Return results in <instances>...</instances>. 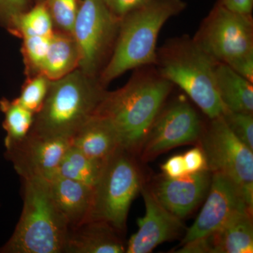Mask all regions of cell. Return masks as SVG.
<instances>
[{"label": "cell", "mask_w": 253, "mask_h": 253, "mask_svg": "<svg viewBox=\"0 0 253 253\" xmlns=\"http://www.w3.org/2000/svg\"><path fill=\"white\" fill-rule=\"evenodd\" d=\"M71 142L86 157L103 166L121 148L111 123L94 115L71 136Z\"/></svg>", "instance_id": "cell-16"}, {"label": "cell", "mask_w": 253, "mask_h": 253, "mask_svg": "<svg viewBox=\"0 0 253 253\" xmlns=\"http://www.w3.org/2000/svg\"><path fill=\"white\" fill-rule=\"evenodd\" d=\"M208 170L230 179L253 209V153L219 117L210 119L199 139Z\"/></svg>", "instance_id": "cell-7"}, {"label": "cell", "mask_w": 253, "mask_h": 253, "mask_svg": "<svg viewBox=\"0 0 253 253\" xmlns=\"http://www.w3.org/2000/svg\"><path fill=\"white\" fill-rule=\"evenodd\" d=\"M163 174L168 178L180 177L188 174L183 155H176L166 161L161 166Z\"/></svg>", "instance_id": "cell-31"}, {"label": "cell", "mask_w": 253, "mask_h": 253, "mask_svg": "<svg viewBox=\"0 0 253 253\" xmlns=\"http://www.w3.org/2000/svg\"><path fill=\"white\" fill-rule=\"evenodd\" d=\"M121 21L104 0H81L73 36L77 42L83 73L98 78L112 53Z\"/></svg>", "instance_id": "cell-9"}, {"label": "cell", "mask_w": 253, "mask_h": 253, "mask_svg": "<svg viewBox=\"0 0 253 253\" xmlns=\"http://www.w3.org/2000/svg\"><path fill=\"white\" fill-rule=\"evenodd\" d=\"M193 38L217 63L232 67L253 56L252 14L231 11L217 2Z\"/></svg>", "instance_id": "cell-8"}, {"label": "cell", "mask_w": 253, "mask_h": 253, "mask_svg": "<svg viewBox=\"0 0 253 253\" xmlns=\"http://www.w3.org/2000/svg\"><path fill=\"white\" fill-rule=\"evenodd\" d=\"M30 0H0V21L7 27L18 15L29 9Z\"/></svg>", "instance_id": "cell-28"}, {"label": "cell", "mask_w": 253, "mask_h": 253, "mask_svg": "<svg viewBox=\"0 0 253 253\" xmlns=\"http://www.w3.org/2000/svg\"><path fill=\"white\" fill-rule=\"evenodd\" d=\"M80 63L81 53L74 36L55 31L41 74L50 81H57L78 69Z\"/></svg>", "instance_id": "cell-19"}, {"label": "cell", "mask_w": 253, "mask_h": 253, "mask_svg": "<svg viewBox=\"0 0 253 253\" xmlns=\"http://www.w3.org/2000/svg\"><path fill=\"white\" fill-rule=\"evenodd\" d=\"M146 212L137 219L139 230L131 236L126 253H149L158 246L174 239L182 230L181 219L173 215L155 199L149 189H141Z\"/></svg>", "instance_id": "cell-14"}, {"label": "cell", "mask_w": 253, "mask_h": 253, "mask_svg": "<svg viewBox=\"0 0 253 253\" xmlns=\"http://www.w3.org/2000/svg\"><path fill=\"white\" fill-rule=\"evenodd\" d=\"M173 86L155 66L136 68L123 87L106 91L94 115L109 121L117 132L121 148L135 154L140 151Z\"/></svg>", "instance_id": "cell-1"}, {"label": "cell", "mask_w": 253, "mask_h": 253, "mask_svg": "<svg viewBox=\"0 0 253 253\" xmlns=\"http://www.w3.org/2000/svg\"><path fill=\"white\" fill-rule=\"evenodd\" d=\"M71 138L38 135L29 132L22 140L6 147V156L23 179H49L71 147Z\"/></svg>", "instance_id": "cell-11"}, {"label": "cell", "mask_w": 253, "mask_h": 253, "mask_svg": "<svg viewBox=\"0 0 253 253\" xmlns=\"http://www.w3.org/2000/svg\"><path fill=\"white\" fill-rule=\"evenodd\" d=\"M51 81L42 74L27 77L18 97L14 99L23 108L36 115L41 111L49 91Z\"/></svg>", "instance_id": "cell-24"}, {"label": "cell", "mask_w": 253, "mask_h": 253, "mask_svg": "<svg viewBox=\"0 0 253 253\" xmlns=\"http://www.w3.org/2000/svg\"><path fill=\"white\" fill-rule=\"evenodd\" d=\"M8 31L18 38L51 37L55 28L44 0H39L33 7L18 15L8 25Z\"/></svg>", "instance_id": "cell-21"}, {"label": "cell", "mask_w": 253, "mask_h": 253, "mask_svg": "<svg viewBox=\"0 0 253 253\" xmlns=\"http://www.w3.org/2000/svg\"><path fill=\"white\" fill-rule=\"evenodd\" d=\"M51 37L31 36L22 38L21 52L27 77L41 74Z\"/></svg>", "instance_id": "cell-25"}, {"label": "cell", "mask_w": 253, "mask_h": 253, "mask_svg": "<svg viewBox=\"0 0 253 253\" xmlns=\"http://www.w3.org/2000/svg\"><path fill=\"white\" fill-rule=\"evenodd\" d=\"M104 166L89 159L79 150L71 146L60 162L55 175L68 178L94 188Z\"/></svg>", "instance_id": "cell-22"}, {"label": "cell", "mask_w": 253, "mask_h": 253, "mask_svg": "<svg viewBox=\"0 0 253 253\" xmlns=\"http://www.w3.org/2000/svg\"><path fill=\"white\" fill-rule=\"evenodd\" d=\"M204 126L187 100L179 97L165 103L141 146V159L149 161L176 146L198 142Z\"/></svg>", "instance_id": "cell-10"}, {"label": "cell", "mask_w": 253, "mask_h": 253, "mask_svg": "<svg viewBox=\"0 0 253 253\" xmlns=\"http://www.w3.org/2000/svg\"><path fill=\"white\" fill-rule=\"evenodd\" d=\"M46 180L55 206L70 229L85 221L90 210L93 188L59 175Z\"/></svg>", "instance_id": "cell-17"}, {"label": "cell", "mask_w": 253, "mask_h": 253, "mask_svg": "<svg viewBox=\"0 0 253 253\" xmlns=\"http://www.w3.org/2000/svg\"><path fill=\"white\" fill-rule=\"evenodd\" d=\"M55 31L73 35L81 0H44Z\"/></svg>", "instance_id": "cell-26"}, {"label": "cell", "mask_w": 253, "mask_h": 253, "mask_svg": "<svg viewBox=\"0 0 253 253\" xmlns=\"http://www.w3.org/2000/svg\"><path fill=\"white\" fill-rule=\"evenodd\" d=\"M207 195L204 207L186 231L180 246L214 234L239 211H253L236 184L219 173H212Z\"/></svg>", "instance_id": "cell-12"}, {"label": "cell", "mask_w": 253, "mask_h": 253, "mask_svg": "<svg viewBox=\"0 0 253 253\" xmlns=\"http://www.w3.org/2000/svg\"><path fill=\"white\" fill-rule=\"evenodd\" d=\"M184 0H150L121 21L109 61L99 75L104 87L130 70L155 66L160 32L169 18L186 9Z\"/></svg>", "instance_id": "cell-2"}, {"label": "cell", "mask_w": 253, "mask_h": 253, "mask_svg": "<svg viewBox=\"0 0 253 253\" xmlns=\"http://www.w3.org/2000/svg\"><path fill=\"white\" fill-rule=\"evenodd\" d=\"M0 110L4 114L3 127L6 131L4 145L22 140L31 131L35 114L25 109L14 100L2 99L0 101Z\"/></svg>", "instance_id": "cell-23"}, {"label": "cell", "mask_w": 253, "mask_h": 253, "mask_svg": "<svg viewBox=\"0 0 253 253\" xmlns=\"http://www.w3.org/2000/svg\"><path fill=\"white\" fill-rule=\"evenodd\" d=\"M120 235L121 233L104 221H84L69 229L64 253H126V245Z\"/></svg>", "instance_id": "cell-15"}, {"label": "cell", "mask_w": 253, "mask_h": 253, "mask_svg": "<svg viewBox=\"0 0 253 253\" xmlns=\"http://www.w3.org/2000/svg\"><path fill=\"white\" fill-rule=\"evenodd\" d=\"M110 11L120 21L126 15L144 6L150 0H104Z\"/></svg>", "instance_id": "cell-29"}, {"label": "cell", "mask_w": 253, "mask_h": 253, "mask_svg": "<svg viewBox=\"0 0 253 253\" xmlns=\"http://www.w3.org/2000/svg\"><path fill=\"white\" fill-rule=\"evenodd\" d=\"M226 9L245 14H252L253 0H218Z\"/></svg>", "instance_id": "cell-32"}, {"label": "cell", "mask_w": 253, "mask_h": 253, "mask_svg": "<svg viewBox=\"0 0 253 253\" xmlns=\"http://www.w3.org/2000/svg\"><path fill=\"white\" fill-rule=\"evenodd\" d=\"M106 89L99 78L78 69L51 81L41 111L30 132L71 138L94 114Z\"/></svg>", "instance_id": "cell-4"}, {"label": "cell", "mask_w": 253, "mask_h": 253, "mask_svg": "<svg viewBox=\"0 0 253 253\" xmlns=\"http://www.w3.org/2000/svg\"><path fill=\"white\" fill-rule=\"evenodd\" d=\"M188 174L202 172L208 169L207 161L201 146L193 148L183 155Z\"/></svg>", "instance_id": "cell-30"}, {"label": "cell", "mask_w": 253, "mask_h": 253, "mask_svg": "<svg viewBox=\"0 0 253 253\" xmlns=\"http://www.w3.org/2000/svg\"><path fill=\"white\" fill-rule=\"evenodd\" d=\"M216 87L225 109L253 113V83L230 66L219 63L215 70Z\"/></svg>", "instance_id": "cell-20"}, {"label": "cell", "mask_w": 253, "mask_h": 253, "mask_svg": "<svg viewBox=\"0 0 253 253\" xmlns=\"http://www.w3.org/2000/svg\"><path fill=\"white\" fill-rule=\"evenodd\" d=\"M194 38L176 37L157 49L155 67L162 77L179 86L209 119L225 111L216 87L218 64Z\"/></svg>", "instance_id": "cell-3"}, {"label": "cell", "mask_w": 253, "mask_h": 253, "mask_svg": "<svg viewBox=\"0 0 253 253\" xmlns=\"http://www.w3.org/2000/svg\"><path fill=\"white\" fill-rule=\"evenodd\" d=\"M253 211L236 212L211 234L213 253H253Z\"/></svg>", "instance_id": "cell-18"}, {"label": "cell", "mask_w": 253, "mask_h": 253, "mask_svg": "<svg viewBox=\"0 0 253 253\" xmlns=\"http://www.w3.org/2000/svg\"><path fill=\"white\" fill-rule=\"evenodd\" d=\"M142 187V174L134 154L120 148L104 165L93 188L85 221H104L121 234L131 202Z\"/></svg>", "instance_id": "cell-6"}, {"label": "cell", "mask_w": 253, "mask_h": 253, "mask_svg": "<svg viewBox=\"0 0 253 253\" xmlns=\"http://www.w3.org/2000/svg\"><path fill=\"white\" fill-rule=\"evenodd\" d=\"M23 194L22 214L0 253H64L70 228L55 206L47 181L24 179Z\"/></svg>", "instance_id": "cell-5"}, {"label": "cell", "mask_w": 253, "mask_h": 253, "mask_svg": "<svg viewBox=\"0 0 253 253\" xmlns=\"http://www.w3.org/2000/svg\"><path fill=\"white\" fill-rule=\"evenodd\" d=\"M221 116L236 137L253 151V113L225 109Z\"/></svg>", "instance_id": "cell-27"}, {"label": "cell", "mask_w": 253, "mask_h": 253, "mask_svg": "<svg viewBox=\"0 0 253 253\" xmlns=\"http://www.w3.org/2000/svg\"><path fill=\"white\" fill-rule=\"evenodd\" d=\"M211 178L212 173L208 169L177 178L163 176L149 189L165 209L182 219L207 196Z\"/></svg>", "instance_id": "cell-13"}]
</instances>
